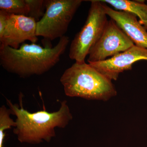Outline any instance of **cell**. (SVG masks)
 Instances as JSON below:
<instances>
[{
  "label": "cell",
  "mask_w": 147,
  "mask_h": 147,
  "mask_svg": "<svg viewBox=\"0 0 147 147\" xmlns=\"http://www.w3.org/2000/svg\"><path fill=\"white\" fill-rule=\"evenodd\" d=\"M23 94L19 95L20 106L7 99L11 115L16 117V127L13 133L21 143L37 144L43 141L50 142L56 136L55 128H64L72 120V115L67 101L61 103L58 111L49 113L43 107L42 110L30 113L24 109Z\"/></svg>",
  "instance_id": "obj_1"
},
{
  "label": "cell",
  "mask_w": 147,
  "mask_h": 147,
  "mask_svg": "<svg viewBox=\"0 0 147 147\" xmlns=\"http://www.w3.org/2000/svg\"><path fill=\"white\" fill-rule=\"evenodd\" d=\"M69 42L64 36L55 47H42L36 43H24L18 49L0 46V64L7 71L26 78L49 71L59 61Z\"/></svg>",
  "instance_id": "obj_2"
},
{
  "label": "cell",
  "mask_w": 147,
  "mask_h": 147,
  "mask_svg": "<svg viewBox=\"0 0 147 147\" xmlns=\"http://www.w3.org/2000/svg\"><path fill=\"white\" fill-rule=\"evenodd\" d=\"M60 81L69 97L107 100L117 94L112 81L85 62H75L66 69Z\"/></svg>",
  "instance_id": "obj_3"
},
{
  "label": "cell",
  "mask_w": 147,
  "mask_h": 147,
  "mask_svg": "<svg viewBox=\"0 0 147 147\" xmlns=\"http://www.w3.org/2000/svg\"><path fill=\"white\" fill-rule=\"evenodd\" d=\"M89 1L91 5L86 21L69 47V58L76 62H85L90 50L100 38L108 21L103 3L100 0Z\"/></svg>",
  "instance_id": "obj_4"
},
{
  "label": "cell",
  "mask_w": 147,
  "mask_h": 147,
  "mask_svg": "<svg viewBox=\"0 0 147 147\" xmlns=\"http://www.w3.org/2000/svg\"><path fill=\"white\" fill-rule=\"evenodd\" d=\"M83 0H45V11L37 22V36L52 41L65 36Z\"/></svg>",
  "instance_id": "obj_5"
},
{
  "label": "cell",
  "mask_w": 147,
  "mask_h": 147,
  "mask_svg": "<svg viewBox=\"0 0 147 147\" xmlns=\"http://www.w3.org/2000/svg\"><path fill=\"white\" fill-rule=\"evenodd\" d=\"M134 45L128 36L110 18L100 38L90 50L88 63L105 60Z\"/></svg>",
  "instance_id": "obj_6"
},
{
  "label": "cell",
  "mask_w": 147,
  "mask_h": 147,
  "mask_svg": "<svg viewBox=\"0 0 147 147\" xmlns=\"http://www.w3.org/2000/svg\"><path fill=\"white\" fill-rule=\"evenodd\" d=\"M142 60L147 61V49L134 45L105 60L88 63L106 78L116 81L120 74L131 70L135 62Z\"/></svg>",
  "instance_id": "obj_7"
},
{
  "label": "cell",
  "mask_w": 147,
  "mask_h": 147,
  "mask_svg": "<svg viewBox=\"0 0 147 147\" xmlns=\"http://www.w3.org/2000/svg\"><path fill=\"white\" fill-rule=\"evenodd\" d=\"M37 22L34 19L23 15L11 14L4 32L0 38L1 45L18 49L26 40L35 43Z\"/></svg>",
  "instance_id": "obj_8"
},
{
  "label": "cell",
  "mask_w": 147,
  "mask_h": 147,
  "mask_svg": "<svg viewBox=\"0 0 147 147\" xmlns=\"http://www.w3.org/2000/svg\"><path fill=\"white\" fill-rule=\"evenodd\" d=\"M103 5L107 16L116 22L134 45L147 49V31L137 20V16L125 11L113 9L104 3Z\"/></svg>",
  "instance_id": "obj_9"
},
{
  "label": "cell",
  "mask_w": 147,
  "mask_h": 147,
  "mask_svg": "<svg viewBox=\"0 0 147 147\" xmlns=\"http://www.w3.org/2000/svg\"><path fill=\"white\" fill-rule=\"evenodd\" d=\"M102 2L110 5L119 11H125L138 16L139 22L147 31V5L144 1L129 0H100Z\"/></svg>",
  "instance_id": "obj_10"
},
{
  "label": "cell",
  "mask_w": 147,
  "mask_h": 147,
  "mask_svg": "<svg viewBox=\"0 0 147 147\" xmlns=\"http://www.w3.org/2000/svg\"><path fill=\"white\" fill-rule=\"evenodd\" d=\"M0 9L10 14L27 16L29 12L26 0H0Z\"/></svg>",
  "instance_id": "obj_11"
},
{
  "label": "cell",
  "mask_w": 147,
  "mask_h": 147,
  "mask_svg": "<svg viewBox=\"0 0 147 147\" xmlns=\"http://www.w3.org/2000/svg\"><path fill=\"white\" fill-rule=\"evenodd\" d=\"M29 9L28 16L34 19L37 22L44 15L45 9L44 0H26Z\"/></svg>",
  "instance_id": "obj_12"
},
{
  "label": "cell",
  "mask_w": 147,
  "mask_h": 147,
  "mask_svg": "<svg viewBox=\"0 0 147 147\" xmlns=\"http://www.w3.org/2000/svg\"><path fill=\"white\" fill-rule=\"evenodd\" d=\"M10 15L4 11L0 10V38L3 34Z\"/></svg>",
  "instance_id": "obj_13"
}]
</instances>
